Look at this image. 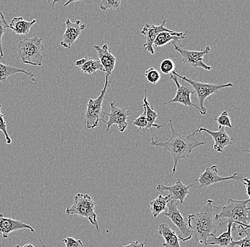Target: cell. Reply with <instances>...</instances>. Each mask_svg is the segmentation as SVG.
Here are the masks:
<instances>
[{"instance_id":"4dcf8cb0","label":"cell","mask_w":250,"mask_h":247,"mask_svg":"<svg viewBox=\"0 0 250 247\" xmlns=\"http://www.w3.org/2000/svg\"><path fill=\"white\" fill-rule=\"evenodd\" d=\"M145 76L148 82L152 84H156L161 79V74L159 72L154 68H149L145 71Z\"/></svg>"},{"instance_id":"9a60e30c","label":"cell","mask_w":250,"mask_h":247,"mask_svg":"<svg viewBox=\"0 0 250 247\" xmlns=\"http://www.w3.org/2000/svg\"><path fill=\"white\" fill-rule=\"evenodd\" d=\"M195 182L190 184V185H185L181 182L180 180L172 186H165L163 184H158L156 190L161 192L167 191L169 192L168 195L171 197V199L179 201L181 204H184V200L188 194H190V187L193 186Z\"/></svg>"},{"instance_id":"f35d334b","label":"cell","mask_w":250,"mask_h":247,"mask_svg":"<svg viewBox=\"0 0 250 247\" xmlns=\"http://www.w3.org/2000/svg\"><path fill=\"white\" fill-rule=\"evenodd\" d=\"M38 238L39 239V242H40L41 245H42V247H46V245H44V244L42 242V241L41 240L40 238L38 237Z\"/></svg>"},{"instance_id":"8d00e7d4","label":"cell","mask_w":250,"mask_h":247,"mask_svg":"<svg viewBox=\"0 0 250 247\" xmlns=\"http://www.w3.org/2000/svg\"><path fill=\"white\" fill-rule=\"evenodd\" d=\"M241 182L243 183L244 185L245 186V187H246V191H247V195H248V197H250V192H249V184H250V180L248 178H245L244 177L243 179H242V180L241 181Z\"/></svg>"},{"instance_id":"ba28073f","label":"cell","mask_w":250,"mask_h":247,"mask_svg":"<svg viewBox=\"0 0 250 247\" xmlns=\"http://www.w3.org/2000/svg\"><path fill=\"white\" fill-rule=\"evenodd\" d=\"M116 101L109 103L110 106V112H103V118L102 121L105 123L107 126V131H109V128L112 126H117L118 127L119 131L123 133L127 128V120L130 115L131 112L126 110L125 108L119 107L115 105Z\"/></svg>"},{"instance_id":"4316f807","label":"cell","mask_w":250,"mask_h":247,"mask_svg":"<svg viewBox=\"0 0 250 247\" xmlns=\"http://www.w3.org/2000/svg\"><path fill=\"white\" fill-rule=\"evenodd\" d=\"M8 22L2 12H0V59L4 57V51L2 48V37L8 29Z\"/></svg>"},{"instance_id":"ffe728a7","label":"cell","mask_w":250,"mask_h":247,"mask_svg":"<svg viewBox=\"0 0 250 247\" xmlns=\"http://www.w3.org/2000/svg\"><path fill=\"white\" fill-rule=\"evenodd\" d=\"M159 234L165 240V242L162 245L164 247H181L179 236L174 230L171 229L169 225L161 224L159 226Z\"/></svg>"},{"instance_id":"6da1fadb","label":"cell","mask_w":250,"mask_h":247,"mask_svg":"<svg viewBox=\"0 0 250 247\" xmlns=\"http://www.w3.org/2000/svg\"><path fill=\"white\" fill-rule=\"evenodd\" d=\"M169 127L171 133L169 140L161 143L158 141L156 135L154 134L151 138V145L156 148H164V151L171 153L173 159L171 177H173L176 173L178 162L181 159L189 157L190 153L195 148L206 145V142H200L197 140L195 135L198 133V130L189 135H181L173 128L172 120H169Z\"/></svg>"},{"instance_id":"1f68e13d","label":"cell","mask_w":250,"mask_h":247,"mask_svg":"<svg viewBox=\"0 0 250 247\" xmlns=\"http://www.w3.org/2000/svg\"><path fill=\"white\" fill-rule=\"evenodd\" d=\"M161 71L165 74H170L174 71L175 64L171 59H167L162 62L160 66Z\"/></svg>"},{"instance_id":"484cf974","label":"cell","mask_w":250,"mask_h":247,"mask_svg":"<svg viewBox=\"0 0 250 247\" xmlns=\"http://www.w3.org/2000/svg\"><path fill=\"white\" fill-rule=\"evenodd\" d=\"M18 73H24V74L29 76V77L34 78V73H31V71L15 68V67H11V66L0 62V82H4V81H7L9 76Z\"/></svg>"},{"instance_id":"5bb4252c","label":"cell","mask_w":250,"mask_h":247,"mask_svg":"<svg viewBox=\"0 0 250 247\" xmlns=\"http://www.w3.org/2000/svg\"><path fill=\"white\" fill-rule=\"evenodd\" d=\"M167 22L166 20H163L162 24L159 26H155L154 24H146L144 26L143 29L141 30V34H143L146 40V43L143 45L144 49L148 51L150 54L154 55V50L153 47V44L155 41L156 37L162 32H172L173 31L167 29L164 26L165 23Z\"/></svg>"},{"instance_id":"836d02e7","label":"cell","mask_w":250,"mask_h":247,"mask_svg":"<svg viewBox=\"0 0 250 247\" xmlns=\"http://www.w3.org/2000/svg\"><path fill=\"white\" fill-rule=\"evenodd\" d=\"M65 247H85L81 239H76L73 237H66L63 239Z\"/></svg>"},{"instance_id":"52a82bcc","label":"cell","mask_w":250,"mask_h":247,"mask_svg":"<svg viewBox=\"0 0 250 247\" xmlns=\"http://www.w3.org/2000/svg\"><path fill=\"white\" fill-rule=\"evenodd\" d=\"M109 84V77L105 76L104 87L101 94L95 99H89L87 104V109L85 114V126L86 129L93 130L98 127L100 120L103 118V100L105 96L106 91Z\"/></svg>"},{"instance_id":"e0dca14e","label":"cell","mask_w":250,"mask_h":247,"mask_svg":"<svg viewBox=\"0 0 250 247\" xmlns=\"http://www.w3.org/2000/svg\"><path fill=\"white\" fill-rule=\"evenodd\" d=\"M218 128V131H211L207 128H201L198 129V132L208 134L213 138L214 150L218 153H223L227 146L233 144V138L227 134L224 127Z\"/></svg>"},{"instance_id":"7402d4cb","label":"cell","mask_w":250,"mask_h":247,"mask_svg":"<svg viewBox=\"0 0 250 247\" xmlns=\"http://www.w3.org/2000/svg\"><path fill=\"white\" fill-rule=\"evenodd\" d=\"M75 65L85 74H93L97 71L104 72V68L99 60H95L89 57H84L76 61Z\"/></svg>"},{"instance_id":"8fae6325","label":"cell","mask_w":250,"mask_h":247,"mask_svg":"<svg viewBox=\"0 0 250 247\" xmlns=\"http://www.w3.org/2000/svg\"><path fill=\"white\" fill-rule=\"evenodd\" d=\"M170 79L175 83L176 87H177L176 96L173 99L163 103L162 105L171 104V103H179V104L184 105L185 108H195L201 112V109H200L198 104H193V103H192L191 99H190V95L195 93L193 88L183 80H181V82H179V79L172 73H170Z\"/></svg>"},{"instance_id":"7a4b0ae2","label":"cell","mask_w":250,"mask_h":247,"mask_svg":"<svg viewBox=\"0 0 250 247\" xmlns=\"http://www.w3.org/2000/svg\"><path fill=\"white\" fill-rule=\"evenodd\" d=\"M215 209H219V207L214 206L212 200H208L206 205L198 214L188 216V226L194 235L197 243L207 246L209 237H215L218 229L223 228L220 222L215 220Z\"/></svg>"},{"instance_id":"cb8c5ba5","label":"cell","mask_w":250,"mask_h":247,"mask_svg":"<svg viewBox=\"0 0 250 247\" xmlns=\"http://www.w3.org/2000/svg\"><path fill=\"white\" fill-rule=\"evenodd\" d=\"M232 225L233 224L229 223L227 225L228 229L220 234L219 237H213V242H208V245H218L220 247H231L233 238L232 237Z\"/></svg>"},{"instance_id":"4fadbf2b","label":"cell","mask_w":250,"mask_h":247,"mask_svg":"<svg viewBox=\"0 0 250 247\" xmlns=\"http://www.w3.org/2000/svg\"><path fill=\"white\" fill-rule=\"evenodd\" d=\"M85 27V24L81 25L80 20H76L74 23H73L70 22L69 19H67L65 20V30L62 34V41L60 43L61 46L63 48H70Z\"/></svg>"},{"instance_id":"f546056e","label":"cell","mask_w":250,"mask_h":247,"mask_svg":"<svg viewBox=\"0 0 250 247\" xmlns=\"http://www.w3.org/2000/svg\"><path fill=\"white\" fill-rule=\"evenodd\" d=\"M215 120L219 125L218 128L228 127L232 128L230 118H229L228 112L227 111L220 112V115L216 117V118H215Z\"/></svg>"},{"instance_id":"d6a6232c","label":"cell","mask_w":250,"mask_h":247,"mask_svg":"<svg viewBox=\"0 0 250 247\" xmlns=\"http://www.w3.org/2000/svg\"><path fill=\"white\" fill-rule=\"evenodd\" d=\"M1 105L0 104V131L3 133L4 137L6 139V143L9 145L12 143V139L9 137V134H8L7 130V123L4 118V114L1 113Z\"/></svg>"},{"instance_id":"d590c367","label":"cell","mask_w":250,"mask_h":247,"mask_svg":"<svg viewBox=\"0 0 250 247\" xmlns=\"http://www.w3.org/2000/svg\"><path fill=\"white\" fill-rule=\"evenodd\" d=\"M145 245H146V242H140L138 241H136V242H131L129 245L122 247H145Z\"/></svg>"},{"instance_id":"603a6c76","label":"cell","mask_w":250,"mask_h":247,"mask_svg":"<svg viewBox=\"0 0 250 247\" xmlns=\"http://www.w3.org/2000/svg\"><path fill=\"white\" fill-rule=\"evenodd\" d=\"M146 89L145 90V96L143 98V104L141 105L140 107L144 106L146 109V121H147V127H146V132L149 131H152L153 128H155L156 129L163 127L162 125L156 124L155 121L158 117V113L155 111L153 109V107L150 106L149 103L148 102L147 98H146Z\"/></svg>"},{"instance_id":"d6986e66","label":"cell","mask_w":250,"mask_h":247,"mask_svg":"<svg viewBox=\"0 0 250 247\" xmlns=\"http://www.w3.org/2000/svg\"><path fill=\"white\" fill-rule=\"evenodd\" d=\"M36 23H37L36 20L27 22L25 21L22 17H15L8 25V28L18 35H27L30 32L33 25Z\"/></svg>"},{"instance_id":"d4e9b609","label":"cell","mask_w":250,"mask_h":247,"mask_svg":"<svg viewBox=\"0 0 250 247\" xmlns=\"http://www.w3.org/2000/svg\"><path fill=\"white\" fill-rule=\"evenodd\" d=\"M171 200V197L169 195L164 197L160 194L157 198L150 202V209L153 217H157L161 213L164 212L167 209V204Z\"/></svg>"},{"instance_id":"8992f818","label":"cell","mask_w":250,"mask_h":247,"mask_svg":"<svg viewBox=\"0 0 250 247\" xmlns=\"http://www.w3.org/2000/svg\"><path fill=\"white\" fill-rule=\"evenodd\" d=\"M172 73L174 74L176 77L187 82L194 90L195 93H196L197 97H198V106H199L201 111V114L203 115L206 114V109L204 106V102L208 97L218 93V90L220 89L227 88V87H233L232 83H228L226 84H208V83L200 82V81L188 79L186 76H181L176 71L172 72Z\"/></svg>"},{"instance_id":"2e32d148","label":"cell","mask_w":250,"mask_h":247,"mask_svg":"<svg viewBox=\"0 0 250 247\" xmlns=\"http://www.w3.org/2000/svg\"><path fill=\"white\" fill-rule=\"evenodd\" d=\"M28 229L32 233H35L34 228L21 220H14L4 217L0 214V235L4 239H7L9 234L20 229Z\"/></svg>"},{"instance_id":"5b68a950","label":"cell","mask_w":250,"mask_h":247,"mask_svg":"<svg viewBox=\"0 0 250 247\" xmlns=\"http://www.w3.org/2000/svg\"><path fill=\"white\" fill-rule=\"evenodd\" d=\"M67 215H78L85 217L100 231L99 225L95 213V202L87 194L78 193L74 197L73 204L65 209Z\"/></svg>"},{"instance_id":"277c9868","label":"cell","mask_w":250,"mask_h":247,"mask_svg":"<svg viewBox=\"0 0 250 247\" xmlns=\"http://www.w3.org/2000/svg\"><path fill=\"white\" fill-rule=\"evenodd\" d=\"M43 50L42 39L38 37L24 39L17 45V51L22 63L35 67H42L43 64Z\"/></svg>"},{"instance_id":"ac0fdd59","label":"cell","mask_w":250,"mask_h":247,"mask_svg":"<svg viewBox=\"0 0 250 247\" xmlns=\"http://www.w3.org/2000/svg\"><path fill=\"white\" fill-rule=\"evenodd\" d=\"M94 48L96 50L97 54L99 58V62L104 68L105 76H109L112 74L114 68L116 64V58L111 53L108 48V45L107 44L103 45L102 47L95 45Z\"/></svg>"},{"instance_id":"7c38bea8","label":"cell","mask_w":250,"mask_h":247,"mask_svg":"<svg viewBox=\"0 0 250 247\" xmlns=\"http://www.w3.org/2000/svg\"><path fill=\"white\" fill-rule=\"evenodd\" d=\"M244 177L238 173H234L229 177H221L218 173V165H213L205 170L201 174H199L198 179L195 180V182H199V189L207 187L212 184L224 182L226 180L241 181Z\"/></svg>"},{"instance_id":"74e56055","label":"cell","mask_w":250,"mask_h":247,"mask_svg":"<svg viewBox=\"0 0 250 247\" xmlns=\"http://www.w3.org/2000/svg\"><path fill=\"white\" fill-rule=\"evenodd\" d=\"M16 247H35L34 246V245H32V244H26V245H23V246L21 247L20 246V245H17Z\"/></svg>"},{"instance_id":"44dd1931","label":"cell","mask_w":250,"mask_h":247,"mask_svg":"<svg viewBox=\"0 0 250 247\" xmlns=\"http://www.w3.org/2000/svg\"><path fill=\"white\" fill-rule=\"evenodd\" d=\"M188 31L185 32H176L173 31L172 32H162L157 36L154 41L153 46L156 47H161L165 46L168 44L179 42L180 41L185 39Z\"/></svg>"},{"instance_id":"e575fe53","label":"cell","mask_w":250,"mask_h":247,"mask_svg":"<svg viewBox=\"0 0 250 247\" xmlns=\"http://www.w3.org/2000/svg\"><path fill=\"white\" fill-rule=\"evenodd\" d=\"M250 247V234L245 236L242 239L238 241H233L231 247Z\"/></svg>"},{"instance_id":"9c48e42d","label":"cell","mask_w":250,"mask_h":247,"mask_svg":"<svg viewBox=\"0 0 250 247\" xmlns=\"http://www.w3.org/2000/svg\"><path fill=\"white\" fill-rule=\"evenodd\" d=\"M179 203V201L171 200L167 204V209L163 213L164 215L170 219L172 223L174 224L175 226H177L178 229H179L180 234L178 236L180 241L185 242L191 239L193 237V233L189 229L187 222L178 209Z\"/></svg>"},{"instance_id":"30bf717a","label":"cell","mask_w":250,"mask_h":247,"mask_svg":"<svg viewBox=\"0 0 250 247\" xmlns=\"http://www.w3.org/2000/svg\"><path fill=\"white\" fill-rule=\"evenodd\" d=\"M172 44H173L174 49L181 54V57H182L181 62L187 67L192 68H201L206 71L212 70V67L206 65L203 62L204 56L211 51L210 46H207L205 49L201 50V51H189V50L183 48L182 45H176L175 43Z\"/></svg>"},{"instance_id":"3957f363","label":"cell","mask_w":250,"mask_h":247,"mask_svg":"<svg viewBox=\"0 0 250 247\" xmlns=\"http://www.w3.org/2000/svg\"><path fill=\"white\" fill-rule=\"evenodd\" d=\"M250 201V199H228L226 205L222 207L220 212L215 215V220L220 222L223 227L228 223H232L237 226L250 228V208L248 206Z\"/></svg>"},{"instance_id":"f1b7e54d","label":"cell","mask_w":250,"mask_h":247,"mask_svg":"<svg viewBox=\"0 0 250 247\" xmlns=\"http://www.w3.org/2000/svg\"><path fill=\"white\" fill-rule=\"evenodd\" d=\"M143 108V112L138 117L136 118L133 121V125L136 127L139 128L140 131H143L144 133H146V127H147V121H146V109L144 106H142Z\"/></svg>"},{"instance_id":"83f0119b","label":"cell","mask_w":250,"mask_h":247,"mask_svg":"<svg viewBox=\"0 0 250 247\" xmlns=\"http://www.w3.org/2000/svg\"><path fill=\"white\" fill-rule=\"evenodd\" d=\"M120 0H103L99 4L100 9L103 11H106L107 9H114L117 12L120 11Z\"/></svg>"}]
</instances>
